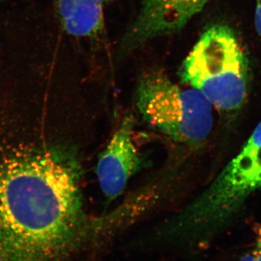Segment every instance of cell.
<instances>
[{"instance_id":"obj_9","label":"cell","mask_w":261,"mask_h":261,"mask_svg":"<svg viewBox=\"0 0 261 261\" xmlns=\"http://www.w3.org/2000/svg\"><path fill=\"white\" fill-rule=\"evenodd\" d=\"M0 261H11L2 250H0Z\"/></svg>"},{"instance_id":"obj_6","label":"cell","mask_w":261,"mask_h":261,"mask_svg":"<svg viewBox=\"0 0 261 261\" xmlns=\"http://www.w3.org/2000/svg\"><path fill=\"white\" fill-rule=\"evenodd\" d=\"M135 123L132 116L124 117L98 159L96 175L101 191L109 201L122 195L142 164L134 141Z\"/></svg>"},{"instance_id":"obj_4","label":"cell","mask_w":261,"mask_h":261,"mask_svg":"<svg viewBox=\"0 0 261 261\" xmlns=\"http://www.w3.org/2000/svg\"><path fill=\"white\" fill-rule=\"evenodd\" d=\"M135 102L150 128L178 143L198 145L212 129L213 105L207 98L197 89L181 88L162 70L142 75Z\"/></svg>"},{"instance_id":"obj_3","label":"cell","mask_w":261,"mask_h":261,"mask_svg":"<svg viewBox=\"0 0 261 261\" xmlns=\"http://www.w3.org/2000/svg\"><path fill=\"white\" fill-rule=\"evenodd\" d=\"M179 76L219 110L241 108L247 96L250 68L232 29L225 25L207 29L184 61Z\"/></svg>"},{"instance_id":"obj_2","label":"cell","mask_w":261,"mask_h":261,"mask_svg":"<svg viewBox=\"0 0 261 261\" xmlns=\"http://www.w3.org/2000/svg\"><path fill=\"white\" fill-rule=\"evenodd\" d=\"M261 188V121L237 157L208 188L156 231L173 247L203 246L232 217L244 200Z\"/></svg>"},{"instance_id":"obj_7","label":"cell","mask_w":261,"mask_h":261,"mask_svg":"<svg viewBox=\"0 0 261 261\" xmlns=\"http://www.w3.org/2000/svg\"><path fill=\"white\" fill-rule=\"evenodd\" d=\"M106 0H56L63 29L76 37L93 38L104 29Z\"/></svg>"},{"instance_id":"obj_1","label":"cell","mask_w":261,"mask_h":261,"mask_svg":"<svg viewBox=\"0 0 261 261\" xmlns=\"http://www.w3.org/2000/svg\"><path fill=\"white\" fill-rule=\"evenodd\" d=\"M81 167L61 147L17 149L0 156V250L11 261H53L101 244L118 219H90Z\"/></svg>"},{"instance_id":"obj_8","label":"cell","mask_w":261,"mask_h":261,"mask_svg":"<svg viewBox=\"0 0 261 261\" xmlns=\"http://www.w3.org/2000/svg\"><path fill=\"white\" fill-rule=\"evenodd\" d=\"M255 29L259 37L261 38V0H257L255 13Z\"/></svg>"},{"instance_id":"obj_5","label":"cell","mask_w":261,"mask_h":261,"mask_svg":"<svg viewBox=\"0 0 261 261\" xmlns=\"http://www.w3.org/2000/svg\"><path fill=\"white\" fill-rule=\"evenodd\" d=\"M210 0H143L140 13L121 40L135 50L152 39L179 32Z\"/></svg>"}]
</instances>
